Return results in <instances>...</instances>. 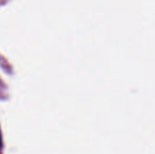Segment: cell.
<instances>
[{"mask_svg":"<svg viewBox=\"0 0 155 154\" xmlns=\"http://www.w3.org/2000/svg\"><path fill=\"white\" fill-rule=\"evenodd\" d=\"M0 147H1V134H0Z\"/></svg>","mask_w":155,"mask_h":154,"instance_id":"cell-1","label":"cell"}]
</instances>
